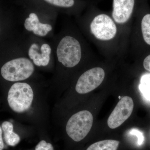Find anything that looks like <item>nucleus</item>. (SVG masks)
I'll use <instances>...</instances> for the list:
<instances>
[{"mask_svg":"<svg viewBox=\"0 0 150 150\" xmlns=\"http://www.w3.org/2000/svg\"><path fill=\"white\" fill-rule=\"evenodd\" d=\"M78 22L82 31L88 32L95 39L100 42H109L116 37L118 27L111 16L107 13L92 8L86 16Z\"/></svg>","mask_w":150,"mask_h":150,"instance_id":"nucleus-1","label":"nucleus"},{"mask_svg":"<svg viewBox=\"0 0 150 150\" xmlns=\"http://www.w3.org/2000/svg\"><path fill=\"white\" fill-rule=\"evenodd\" d=\"M22 44L28 57L35 67H47L55 61L51 39L21 33Z\"/></svg>","mask_w":150,"mask_h":150,"instance_id":"nucleus-2","label":"nucleus"},{"mask_svg":"<svg viewBox=\"0 0 150 150\" xmlns=\"http://www.w3.org/2000/svg\"><path fill=\"white\" fill-rule=\"evenodd\" d=\"M56 23L54 12L29 11L22 16L19 23L25 34L51 39L54 36Z\"/></svg>","mask_w":150,"mask_h":150,"instance_id":"nucleus-3","label":"nucleus"},{"mask_svg":"<svg viewBox=\"0 0 150 150\" xmlns=\"http://www.w3.org/2000/svg\"><path fill=\"white\" fill-rule=\"evenodd\" d=\"M19 44L14 56L2 66L1 74L8 81H22L30 79L34 74L35 66L28 57L22 44L20 34Z\"/></svg>","mask_w":150,"mask_h":150,"instance_id":"nucleus-4","label":"nucleus"},{"mask_svg":"<svg viewBox=\"0 0 150 150\" xmlns=\"http://www.w3.org/2000/svg\"><path fill=\"white\" fill-rule=\"evenodd\" d=\"M33 92L29 84L17 82L11 87L8 92V102L11 109L21 113L30 108L33 99Z\"/></svg>","mask_w":150,"mask_h":150,"instance_id":"nucleus-5","label":"nucleus"},{"mask_svg":"<svg viewBox=\"0 0 150 150\" xmlns=\"http://www.w3.org/2000/svg\"><path fill=\"white\" fill-rule=\"evenodd\" d=\"M93 121V116L88 110H81L75 113L67 122V134L75 142H80L91 130Z\"/></svg>","mask_w":150,"mask_h":150,"instance_id":"nucleus-6","label":"nucleus"},{"mask_svg":"<svg viewBox=\"0 0 150 150\" xmlns=\"http://www.w3.org/2000/svg\"><path fill=\"white\" fill-rule=\"evenodd\" d=\"M105 72L100 67H95L86 71L80 76L76 83V91L79 93L90 92L99 86L104 80Z\"/></svg>","mask_w":150,"mask_h":150,"instance_id":"nucleus-7","label":"nucleus"},{"mask_svg":"<svg viewBox=\"0 0 150 150\" xmlns=\"http://www.w3.org/2000/svg\"><path fill=\"white\" fill-rule=\"evenodd\" d=\"M133 99L129 96H124L117 103L108 119V127L115 129L119 127L131 116L134 109Z\"/></svg>","mask_w":150,"mask_h":150,"instance_id":"nucleus-8","label":"nucleus"},{"mask_svg":"<svg viewBox=\"0 0 150 150\" xmlns=\"http://www.w3.org/2000/svg\"><path fill=\"white\" fill-rule=\"evenodd\" d=\"M138 0H112L111 17L116 24L124 25L137 10Z\"/></svg>","mask_w":150,"mask_h":150,"instance_id":"nucleus-9","label":"nucleus"},{"mask_svg":"<svg viewBox=\"0 0 150 150\" xmlns=\"http://www.w3.org/2000/svg\"><path fill=\"white\" fill-rule=\"evenodd\" d=\"M137 11L140 19V31L144 43L150 47V11L143 0H138Z\"/></svg>","mask_w":150,"mask_h":150,"instance_id":"nucleus-10","label":"nucleus"},{"mask_svg":"<svg viewBox=\"0 0 150 150\" xmlns=\"http://www.w3.org/2000/svg\"><path fill=\"white\" fill-rule=\"evenodd\" d=\"M48 5L52 6L64 10L68 11L70 13H77L81 8L86 4L83 1L78 0H42Z\"/></svg>","mask_w":150,"mask_h":150,"instance_id":"nucleus-11","label":"nucleus"},{"mask_svg":"<svg viewBox=\"0 0 150 150\" xmlns=\"http://www.w3.org/2000/svg\"><path fill=\"white\" fill-rule=\"evenodd\" d=\"M2 129L4 134V139L7 144L15 146L20 142L19 136L13 132V126L8 121H4L2 124Z\"/></svg>","mask_w":150,"mask_h":150,"instance_id":"nucleus-12","label":"nucleus"},{"mask_svg":"<svg viewBox=\"0 0 150 150\" xmlns=\"http://www.w3.org/2000/svg\"><path fill=\"white\" fill-rule=\"evenodd\" d=\"M120 142L114 140H105L94 143L86 150H117Z\"/></svg>","mask_w":150,"mask_h":150,"instance_id":"nucleus-13","label":"nucleus"},{"mask_svg":"<svg viewBox=\"0 0 150 150\" xmlns=\"http://www.w3.org/2000/svg\"><path fill=\"white\" fill-rule=\"evenodd\" d=\"M139 89L145 99L150 101V74L142 76Z\"/></svg>","mask_w":150,"mask_h":150,"instance_id":"nucleus-14","label":"nucleus"},{"mask_svg":"<svg viewBox=\"0 0 150 150\" xmlns=\"http://www.w3.org/2000/svg\"><path fill=\"white\" fill-rule=\"evenodd\" d=\"M130 134L131 135H134L137 137L138 139V144L141 146L144 144V134L142 131L137 129H133L130 131Z\"/></svg>","mask_w":150,"mask_h":150,"instance_id":"nucleus-15","label":"nucleus"},{"mask_svg":"<svg viewBox=\"0 0 150 150\" xmlns=\"http://www.w3.org/2000/svg\"><path fill=\"white\" fill-rule=\"evenodd\" d=\"M35 150H54V149L51 144L42 140L36 145Z\"/></svg>","mask_w":150,"mask_h":150,"instance_id":"nucleus-16","label":"nucleus"},{"mask_svg":"<svg viewBox=\"0 0 150 150\" xmlns=\"http://www.w3.org/2000/svg\"><path fill=\"white\" fill-rule=\"evenodd\" d=\"M143 64L145 69L150 72V54L145 56L143 60Z\"/></svg>","mask_w":150,"mask_h":150,"instance_id":"nucleus-17","label":"nucleus"},{"mask_svg":"<svg viewBox=\"0 0 150 150\" xmlns=\"http://www.w3.org/2000/svg\"><path fill=\"white\" fill-rule=\"evenodd\" d=\"M4 147L2 138V129L0 126V150H3Z\"/></svg>","mask_w":150,"mask_h":150,"instance_id":"nucleus-18","label":"nucleus"},{"mask_svg":"<svg viewBox=\"0 0 150 150\" xmlns=\"http://www.w3.org/2000/svg\"><path fill=\"white\" fill-rule=\"evenodd\" d=\"M0 32H1V29H0Z\"/></svg>","mask_w":150,"mask_h":150,"instance_id":"nucleus-19","label":"nucleus"}]
</instances>
